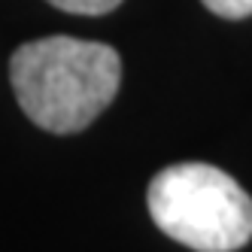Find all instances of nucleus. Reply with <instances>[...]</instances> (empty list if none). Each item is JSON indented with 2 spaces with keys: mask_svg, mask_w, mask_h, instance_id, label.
<instances>
[{
  "mask_svg": "<svg viewBox=\"0 0 252 252\" xmlns=\"http://www.w3.org/2000/svg\"><path fill=\"white\" fill-rule=\"evenodd\" d=\"M9 82L33 125L52 134H76L113 103L122 58L106 43L43 37L15 49Z\"/></svg>",
  "mask_w": 252,
  "mask_h": 252,
  "instance_id": "obj_1",
  "label": "nucleus"
},
{
  "mask_svg": "<svg viewBox=\"0 0 252 252\" xmlns=\"http://www.w3.org/2000/svg\"><path fill=\"white\" fill-rule=\"evenodd\" d=\"M201 3L219 19H249L252 15V0H201Z\"/></svg>",
  "mask_w": 252,
  "mask_h": 252,
  "instance_id": "obj_4",
  "label": "nucleus"
},
{
  "mask_svg": "<svg viewBox=\"0 0 252 252\" xmlns=\"http://www.w3.org/2000/svg\"><path fill=\"white\" fill-rule=\"evenodd\" d=\"M146 204L152 222L194 252H234L252 240V197L213 164L164 167L149 183Z\"/></svg>",
  "mask_w": 252,
  "mask_h": 252,
  "instance_id": "obj_2",
  "label": "nucleus"
},
{
  "mask_svg": "<svg viewBox=\"0 0 252 252\" xmlns=\"http://www.w3.org/2000/svg\"><path fill=\"white\" fill-rule=\"evenodd\" d=\"M49 3L64 9V12H73V15H106L122 0H49Z\"/></svg>",
  "mask_w": 252,
  "mask_h": 252,
  "instance_id": "obj_3",
  "label": "nucleus"
}]
</instances>
